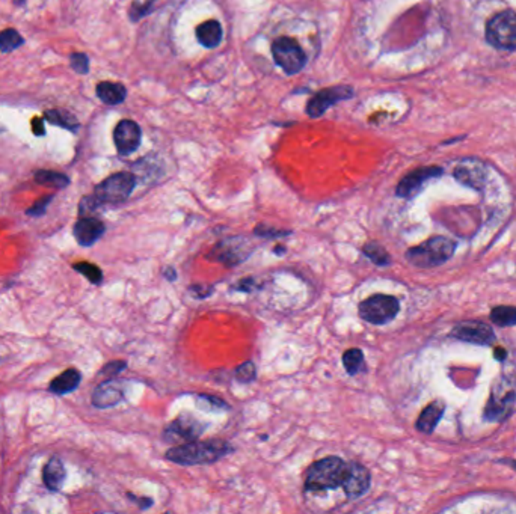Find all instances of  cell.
Wrapping results in <instances>:
<instances>
[{
    "label": "cell",
    "mask_w": 516,
    "mask_h": 514,
    "mask_svg": "<svg viewBox=\"0 0 516 514\" xmlns=\"http://www.w3.org/2000/svg\"><path fill=\"white\" fill-rule=\"evenodd\" d=\"M198 398H199V400H202V401L208 403V404H210V406H211V409H217V410L228 409V404H226V403H225L224 400H221V398L215 397V395H207V394H201V395H198Z\"/></svg>",
    "instance_id": "38"
},
{
    "label": "cell",
    "mask_w": 516,
    "mask_h": 514,
    "mask_svg": "<svg viewBox=\"0 0 516 514\" xmlns=\"http://www.w3.org/2000/svg\"><path fill=\"white\" fill-rule=\"evenodd\" d=\"M445 412V403L441 400H436L434 403H430L429 406L421 412L418 419H417V430L425 434L434 433V430L436 428L438 423L441 421L443 415Z\"/></svg>",
    "instance_id": "19"
},
{
    "label": "cell",
    "mask_w": 516,
    "mask_h": 514,
    "mask_svg": "<svg viewBox=\"0 0 516 514\" xmlns=\"http://www.w3.org/2000/svg\"><path fill=\"white\" fill-rule=\"evenodd\" d=\"M348 468L349 463L337 456L314 461L305 472V481H303L305 492L317 493L341 487Z\"/></svg>",
    "instance_id": "2"
},
{
    "label": "cell",
    "mask_w": 516,
    "mask_h": 514,
    "mask_svg": "<svg viewBox=\"0 0 516 514\" xmlns=\"http://www.w3.org/2000/svg\"><path fill=\"white\" fill-rule=\"evenodd\" d=\"M71 68L78 74H88L89 71V59L84 53H71L70 56Z\"/></svg>",
    "instance_id": "34"
},
{
    "label": "cell",
    "mask_w": 516,
    "mask_h": 514,
    "mask_svg": "<svg viewBox=\"0 0 516 514\" xmlns=\"http://www.w3.org/2000/svg\"><path fill=\"white\" fill-rule=\"evenodd\" d=\"M353 97V89L349 86H334L328 89H321L312 97L305 107V112L311 118H319L323 115L329 107L337 104L338 101L350 100Z\"/></svg>",
    "instance_id": "11"
},
{
    "label": "cell",
    "mask_w": 516,
    "mask_h": 514,
    "mask_svg": "<svg viewBox=\"0 0 516 514\" xmlns=\"http://www.w3.org/2000/svg\"><path fill=\"white\" fill-rule=\"evenodd\" d=\"M362 254L366 255L371 263L379 267H386L391 264V255L388 254L384 246H380V244L376 241H370L367 244H364Z\"/></svg>",
    "instance_id": "26"
},
{
    "label": "cell",
    "mask_w": 516,
    "mask_h": 514,
    "mask_svg": "<svg viewBox=\"0 0 516 514\" xmlns=\"http://www.w3.org/2000/svg\"><path fill=\"white\" fill-rule=\"evenodd\" d=\"M154 5V0H145V2H134L130 8V20L132 21H138L142 17H145L151 12Z\"/></svg>",
    "instance_id": "32"
},
{
    "label": "cell",
    "mask_w": 516,
    "mask_h": 514,
    "mask_svg": "<svg viewBox=\"0 0 516 514\" xmlns=\"http://www.w3.org/2000/svg\"><path fill=\"white\" fill-rule=\"evenodd\" d=\"M213 291H215V288H213V286H210V285L193 284L192 286H189V293L195 299H207V297L211 296V294H213Z\"/></svg>",
    "instance_id": "36"
},
{
    "label": "cell",
    "mask_w": 516,
    "mask_h": 514,
    "mask_svg": "<svg viewBox=\"0 0 516 514\" xmlns=\"http://www.w3.org/2000/svg\"><path fill=\"white\" fill-rule=\"evenodd\" d=\"M15 3H19V5H21V3H24V2H23V0H17V2H15Z\"/></svg>",
    "instance_id": "46"
},
{
    "label": "cell",
    "mask_w": 516,
    "mask_h": 514,
    "mask_svg": "<svg viewBox=\"0 0 516 514\" xmlns=\"http://www.w3.org/2000/svg\"><path fill=\"white\" fill-rule=\"evenodd\" d=\"M97 97L103 101L105 104L109 106H116L121 104L127 97V89L121 83H114V82H101L97 85Z\"/></svg>",
    "instance_id": "23"
},
{
    "label": "cell",
    "mask_w": 516,
    "mask_h": 514,
    "mask_svg": "<svg viewBox=\"0 0 516 514\" xmlns=\"http://www.w3.org/2000/svg\"><path fill=\"white\" fill-rule=\"evenodd\" d=\"M163 276L166 277V279L168 281H175L177 279V272H175V268L174 267H165L163 268Z\"/></svg>",
    "instance_id": "42"
},
{
    "label": "cell",
    "mask_w": 516,
    "mask_h": 514,
    "mask_svg": "<svg viewBox=\"0 0 516 514\" xmlns=\"http://www.w3.org/2000/svg\"><path fill=\"white\" fill-rule=\"evenodd\" d=\"M32 131L35 136H44L46 129H44V122H42L41 118H33L32 120Z\"/></svg>",
    "instance_id": "40"
},
{
    "label": "cell",
    "mask_w": 516,
    "mask_h": 514,
    "mask_svg": "<svg viewBox=\"0 0 516 514\" xmlns=\"http://www.w3.org/2000/svg\"><path fill=\"white\" fill-rule=\"evenodd\" d=\"M105 231H106L105 223L91 216H82L79 221L75 222L74 228H73L74 239L78 240L80 246H87V248L97 243L101 239V235L105 234Z\"/></svg>",
    "instance_id": "16"
},
{
    "label": "cell",
    "mask_w": 516,
    "mask_h": 514,
    "mask_svg": "<svg viewBox=\"0 0 516 514\" xmlns=\"http://www.w3.org/2000/svg\"><path fill=\"white\" fill-rule=\"evenodd\" d=\"M516 389L509 377H500L492 385L490 397L486 403L483 416L489 423H501L507 419L515 409Z\"/></svg>",
    "instance_id": "4"
},
{
    "label": "cell",
    "mask_w": 516,
    "mask_h": 514,
    "mask_svg": "<svg viewBox=\"0 0 516 514\" xmlns=\"http://www.w3.org/2000/svg\"><path fill=\"white\" fill-rule=\"evenodd\" d=\"M124 398V383L121 380L101 382L92 392V404L98 409L114 407Z\"/></svg>",
    "instance_id": "18"
},
{
    "label": "cell",
    "mask_w": 516,
    "mask_h": 514,
    "mask_svg": "<svg viewBox=\"0 0 516 514\" xmlns=\"http://www.w3.org/2000/svg\"><path fill=\"white\" fill-rule=\"evenodd\" d=\"M73 267H74V270H78L80 275H83L89 282H92L94 285H98L101 284V281H103V272H101L96 264L88 263V261H80V263L74 264Z\"/></svg>",
    "instance_id": "30"
},
{
    "label": "cell",
    "mask_w": 516,
    "mask_h": 514,
    "mask_svg": "<svg viewBox=\"0 0 516 514\" xmlns=\"http://www.w3.org/2000/svg\"><path fill=\"white\" fill-rule=\"evenodd\" d=\"M33 178L41 186H47V187H55V189H64L70 184V178L65 174L56 172V171H46L41 169L37 171Z\"/></svg>",
    "instance_id": "25"
},
{
    "label": "cell",
    "mask_w": 516,
    "mask_h": 514,
    "mask_svg": "<svg viewBox=\"0 0 516 514\" xmlns=\"http://www.w3.org/2000/svg\"><path fill=\"white\" fill-rule=\"evenodd\" d=\"M222 26L216 20L204 21L197 28L198 43L206 48H215L222 41Z\"/></svg>",
    "instance_id": "21"
},
{
    "label": "cell",
    "mask_w": 516,
    "mask_h": 514,
    "mask_svg": "<svg viewBox=\"0 0 516 514\" xmlns=\"http://www.w3.org/2000/svg\"><path fill=\"white\" fill-rule=\"evenodd\" d=\"M274 252H275V254H276V255H283V254H285V248H281V246H276Z\"/></svg>",
    "instance_id": "44"
},
{
    "label": "cell",
    "mask_w": 516,
    "mask_h": 514,
    "mask_svg": "<svg viewBox=\"0 0 516 514\" xmlns=\"http://www.w3.org/2000/svg\"><path fill=\"white\" fill-rule=\"evenodd\" d=\"M114 142L121 156L134 153L141 143V127L132 120L120 121L114 130Z\"/></svg>",
    "instance_id": "15"
},
{
    "label": "cell",
    "mask_w": 516,
    "mask_h": 514,
    "mask_svg": "<svg viewBox=\"0 0 516 514\" xmlns=\"http://www.w3.org/2000/svg\"><path fill=\"white\" fill-rule=\"evenodd\" d=\"M125 367H127L125 360H112V362H109V364H106L103 368H101L100 374L107 376V377H114L116 374H120L121 371H124Z\"/></svg>",
    "instance_id": "35"
},
{
    "label": "cell",
    "mask_w": 516,
    "mask_h": 514,
    "mask_svg": "<svg viewBox=\"0 0 516 514\" xmlns=\"http://www.w3.org/2000/svg\"><path fill=\"white\" fill-rule=\"evenodd\" d=\"M371 484L370 470L358 461H349L348 474H346L343 490L349 499H358L368 492Z\"/></svg>",
    "instance_id": "14"
},
{
    "label": "cell",
    "mask_w": 516,
    "mask_h": 514,
    "mask_svg": "<svg viewBox=\"0 0 516 514\" xmlns=\"http://www.w3.org/2000/svg\"><path fill=\"white\" fill-rule=\"evenodd\" d=\"M456 241L443 237V235H435L421 244H417L406 252V259L412 266L420 268H432L447 263L454 255Z\"/></svg>",
    "instance_id": "3"
},
{
    "label": "cell",
    "mask_w": 516,
    "mask_h": 514,
    "mask_svg": "<svg viewBox=\"0 0 516 514\" xmlns=\"http://www.w3.org/2000/svg\"><path fill=\"white\" fill-rule=\"evenodd\" d=\"M44 118H46L47 122L53 124V125H59V127H62L65 130H70L73 133L78 131V129H79L78 118H75L70 112L62 111V109H52V111H47L44 113Z\"/></svg>",
    "instance_id": "24"
},
{
    "label": "cell",
    "mask_w": 516,
    "mask_h": 514,
    "mask_svg": "<svg viewBox=\"0 0 516 514\" xmlns=\"http://www.w3.org/2000/svg\"><path fill=\"white\" fill-rule=\"evenodd\" d=\"M450 336L463 342L485 345V347L495 342V333L492 331V327L486 323L476 322V320L458 323L452 329Z\"/></svg>",
    "instance_id": "9"
},
{
    "label": "cell",
    "mask_w": 516,
    "mask_h": 514,
    "mask_svg": "<svg viewBox=\"0 0 516 514\" xmlns=\"http://www.w3.org/2000/svg\"><path fill=\"white\" fill-rule=\"evenodd\" d=\"M80 380H82L80 371H78L75 368H69V369H65L62 374H59L57 377L53 378V382L50 383L48 389L56 395H65V394L73 392L74 389H78Z\"/></svg>",
    "instance_id": "22"
},
{
    "label": "cell",
    "mask_w": 516,
    "mask_h": 514,
    "mask_svg": "<svg viewBox=\"0 0 516 514\" xmlns=\"http://www.w3.org/2000/svg\"><path fill=\"white\" fill-rule=\"evenodd\" d=\"M129 496L132 499L136 501V504H139V507L142 510H145V508H148V507H151V505H153V499H150V498H133L132 495H129Z\"/></svg>",
    "instance_id": "41"
},
{
    "label": "cell",
    "mask_w": 516,
    "mask_h": 514,
    "mask_svg": "<svg viewBox=\"0 0 516 514\" xmlns=\"http://www.w3.org/2000/svg\"><path fill=\"white\" fill-rule=\"evenodd\" d=\"M343 365L350 376L358 374L364 368V353L359 349H349L343 353Z\"/></svg>",
    "instance_id": "28"
},
{
    "label": "cell",
    "mask_w": 516,
    "mask_h": 514,
    "mask_svg": "<svg viewBox=\"0 0 516 514\" xmlns=\"http://www.w3.org/2000/svg\"><path fill=\"white\" fill-rule=\"evenodd\" d=\"M136 186V176L132 172H118L107 176L94 190V196L98 204H120L132 195Z\"/></svg>",
    "instance_id": "6"
},
{
    "label": "cell",
    "mask_w": 516,
    "mask_h": 514,
    "mask_svg": "<svg viewBox=\"0 0 516 514\" xmlns=\"http://www.w3.org/2000/svg\"><path fill=\"white\" fill-rule=\"evenodd\" d=\"M501 463H510V465H513L512 468L516 470V461H513V460H510V459H503V460H500Z\"/></svg>",
    "instance_id": "45"
},
{
    "label": "cell",
    "mask_w": 516,
    "mask_h": 514,
    "mask_svg": "<svg viewBox=\"0 0 516 514\" xmlns=\"http://www.w3.org/2000/svg\"><path fill=\"white\" fill-rule=\"evenodd\" d=\"M204 433V425L190 415H181L165 428L163 437L168 442H192Z\"/></svg>",
    "instance_id": "13"
},
{
    "label": "cell",
    "mask_w": 516,
    "mask_h": 514,
    "mask_svg": "<svg viewBox=\"0 0 516 514\" xmlns=\"http://www.w3.org/2000/svg\"><path fill=\"white\" fill-rule=\"evenodd\" d=\"M65 477H66V470L64 463L59 460L57 457H52L47 465L42 469V479H44V484L47 486L48 490L57 492L61 490V487L65 483Z\"/></svg>",
    "instance_id": "20"
},
{
    "label": "cell",
    "mask_w": 516,
    "mask_h": 514,
    "mask_svg": "<svg viewBox=\"0 0 516 514\" xmlns=\"http://www.w3.org/2000/svg\"><path fill=\"white\" fill-rule=\"evenodd\" d=\"M495 355H497V359H504L506 358V351L501 350V349H497L495 350Z\"/></svg>",
    "instance_id": "43"
},
{
    "label": "cell",
    "mask_w": 516,
    "mask_h": 514,
    "mask_svg": "<svg viewBox=\"0 0 516 514\" xmlns=\"http://www.w3.org/2000/svg\"><path fill=\"white\" fill-rule=\"evenodd\" d=\"M443 174V169L438 166L418 167V169L409 172L400 180L399 186L395 189V195L399 198H413L422 189V186L432 178H438Z\"/></svg>",
    "instance_id": "12"
},
{
    "label": "cell",
    "mask_w": 516,
    "mask_h": 514,
    "mask_svg": "<svg viewBox=\"0 0 516 514\" xmlns=\"http://www.w3.org/2000/svg\"><path fill=\"white\" fill-rule=\"evenodd\" d=\"M400 311V302L388 294H375L359 303V317L370 324L380 326L393 322Z\"/></svg>",
    "instance_id": "5"
},
{
    "label": "cell",
    "mask_w": 516,
    "mask_h": 514,
    "mask_svg": "<svg viewBox=\"0 0 516 514\" xmlns=\"http://www.w3.org/2000/svg\"><path fill=\"white\" fill-rule=\"evenodd\" d=\"M24 44V38L15 29H5L0 32V52L11 53L12 50Z\"/></svg>",
    "instance_id": "29"
},
{
    "label": "cell",
    "mask_w": 516,
    "mask_h": 514,
    "mask_svg": "<svg viewBox=\"0 0 516 514\" xmlns=\"http://www.w3.org/2000/svg\"><path fill=\"white\" fill-rule=\"evenodd\" d=\"M247 249L248 241L244 239H230L219 241L207 257L211 259H216L219 263H222L228 267H233L243 263V261L251 255L252 249Z\"/></svg>",
    "instance_id": "10"
},
{
    "label": "cell",
    "mask_w": 516,
    "mask_h": 514,
    "mask_svg": "<svg viewBox=\"0 0 516 514\" xmlns=\"http://www.w3.org/2000/svg\"><path fill=\"white\" fill-rule=\"evenodd\" d=\"M234 377H235V380H239L240 383H251L252 380H256L257 368H256V365H253V362H251V360L243 362L242 365L235 368Z\"/></svg>",
    "instance_id": "31"
},
{
    "label": "cell",
    "mask_w": 516,
    "mask_h": 514,
    "mask_svg": "<svg viewBox=\"0 0 516 514\" xmlns=\"http://www.w3.org/2000/svg\"><path fill=\"white\" fill-rule=\"evenodd\" d=\"M489 317L490 322L500 327L516 326V306H495Z\"/></svg>",
    "instance_id": "27"
},
{
    "label": "cell",
    "mask_w": 516,
    "mask_h": 514,
    "mask_svg": "<svg viewBox=\"0 0 516 514\" xmlns=\"http://www.w3.org/2000/svg\"><path fill=\"white\" fill-rule=\"evenodd\" d=\"M52 199H53V195H50V196H46V198H42L41 201L35 202V204H33L28 210V216H35L37 217V216L44 214L47 207H48V204H50V202H52Z\"/></svg>",
    "instance_id": "37"
},
{
    "label": "cell",
    "mask_w": 516,
    "mask_h": 514,
    "mask_svg": "<svg viewBox=\"0 0 516 514\" xmlns=\"http://www.w3.org/2000/svg\"><path fill=\"white\" fill-rule=\"evenodd\" d=\"M253 234L258 235V237H263V239H281V237H284V235H289L292 232L276 230V228H274V226H267L265 223H260V225L256 226Z\"/></svg>",
    "instance_id": "33"
},
{
    "label": "cell",
    "mask_w": 516,
    "mask_h": 514,
    "mask_svg": "<svg viewBox=\"0 0 516 514\" xmlns=\"http://www.w3.org/2000/svg\"><path fill=\"white\" fill-rule=\"evenodd\" d=\"M253 288H257V284H256V281L252 279V277H248V279H242L234 286V290L242 291V293H251Z\"/></svg>",
    "instance_id": "39"
},
{
    "label": "cell",
    "mask_w": 516,
    "mask_h": 514,
    "mask_svg": "<svg viewBox=\"0 0 516 514\" xmlns=\"http://www.w3.org/2000/svg\"><path fill=\"white\" fill-rule=\"evenodd\" d=\"M233 446L222 439H210L202 442H198L197 439L168 450L165 457L166 460L183 466L211 465V463H216L226 457L228 454L233 452Z\"/></svg>",
    "instance_id": "1"
},
{
    "label": "cell",
    "mask_w": 516,
    "mask_h": 514,
    "mask_svg": "<svg viewBox=\"0 0 516 514\" xmlns=\"http://www.w3.org/2000/svg\"><path fill=\"white\" fill-rule=\"evenodd\" d=\"M486 38L500 50L516 48V14L504 11L492 17L486 26Z\"/></svg>",
    "instance_id": "7"
},
{
    "label": "cell",
    "mask_w": 516,
    "mask_h": 514,
    "mask_svg": "<svg viewBox=\"0 0 516 514\" xmlns=\"http://www.w3.org/2000/svg\"><path fill=\"white\" fill-rule=\"evenodd\" d=\"M272 56L278 66L287 74H298L307 64V56L299 43L293 38L281 37L274 41Z\"/></svg>",
    "instance_id": "8"
},
{
    "label": "cell",
    "mask_w": 516,
    "mask_h": 514,
    "mask_svg": "<svg viewBox=\"0 0 516 514\" xmlns=\"http://www.w3.org/2000/svg\"><path fill=\"white\" fill-rule=\"evenodd\" d=\"M454 178L463 186L481 190L486 183V169L483 163L476 162V160H465L454 169Z\"/></svg>",
    "instance_id": "17"
}]
</instances>
